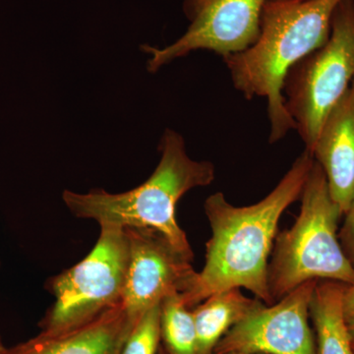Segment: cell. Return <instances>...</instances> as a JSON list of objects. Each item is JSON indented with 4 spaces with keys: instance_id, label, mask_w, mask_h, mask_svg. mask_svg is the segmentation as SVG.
I'll return each mask as SVG.
<instances>
[{
    "instance_id": "obj_1",
    "label": "cell",
    "mask_w": 354,
    "mask_h": 354,
    "mask_svg": "<svg viewBox=\"0 0 354 354\" xmlns=\"http://www.w3.org/2000/svg\"><path fill=\"white\" fill-rule=\"evenodd\" d=\"M314 158L305 150L269 195L256 204L235 207L216 192L205 201L212 236L206 244V262L194 283L181 295L194 308L209 295L230 288H245L271 305L268 286L270 254L276 241L279 218L301 197Z\"/></svg>"
},
{
    "instance_id": "obj_2",
    "label": "cell",
    "mask_w": 354,
    "mask_h": 354,
    "mask_svg": "<svg viewBox=\"0 0 354 354\" xmlns=\"http://www.w3.org/2000/svg\"><path fill=\"white\" fill-rule=\"evenodd\" d=\"M342 1L269 0L257 41L248 50L223 58L234 88L246 100H267L270 143L297 129L286 109L283 81L293 65L328 41L333 15Z\"/></svg>"
},
{
    "instance_id": "obj_3",
    "label": "cell",
    "mask_w": 354,
    "mask_h": 354,
    "mask_svg": "<svg viewBox=\"0 0 354 354\" xmlns=\"http://www.w3.org/2000/svg\"><path fill=\"white\" fill-rule=\"evenodd\" d=\"M158 150L160 162L141 185L118 194L97 188L87 193L65 190L62 200L72 215L99 225L157 230L176 250L193 259L187 236L177 223L176 205L188 191L215 180V165L192 160L183 137L174 130H165Z\"/></svg>"
},
{
    "instance_id": "obj_4",
    "label": "cell",
    "mask_w": 354,
    "mask_h": 354,
    "mask_svg": "<svg viewBox=\"0 0 354 354\" xmlns=\"http://www.w3.org/2000/svg\"><path fill=\"white\" fill-rule=\"evenodd\" d=\"M300 199L299 216L290 230L276 237L268 267V286L274 302L309 281L354 283L353 265L337 235L342 213L330 197L325 174L315 160Z\"/></svg>"
},
{
    "instance_id": "obj_5",
    "label": "cell",
    "mask_w": 354,
    "mask_h": 354,
    "mask_svg": "<svg viewBox=\"0 0 354 354\" xmlns=\"http://www.w3.org/2000/svg\"><path fill=\"white\" fill-rule=\"evenodd\" d=\"M354 78V0L335 9L329 39L293 65L283 86L285 106L311 152L328 114Z\"/></svg>"
},
{
    "instance_id": "obj_6",
    "label": "cell",
    "mask_w": 354,
    "mask_h": 354,
    "mask_svg": "<svg viewBox=\"0 0 354 354\" xmlns=\"http://www.w3.org/2000/svg\"><path fill=\"white\" fill-rule=\"evenodd\" d=\"M100 227L101 234L91 252L51 281L55 304L41 321V332L73 329L120 304L129 262V239L124 227Z\"/></svg>"
},
{
    "instance_id": "obj_7",
    "label": "cell",
    "mask_w": 354,
    "mask_h": 354,
    "mask_svg": "<svg viewBox=\"0 0 354 354\" xmlns=\"http://www.w3.org/2000/svg\"><path fill=\"white\" fill-rule=\"evenodd\" d=\"M269 0H183L190 22L174 44L160 48L142 46L150 55L149 72H157L192 51H213L221 57L248 50L260 35L263 9Z\"/></svg>"
},
{
    "instance_id": "obj_8",
    "label": "cell",
    "mask_w": 354,
    "mask_h": 354,
    "mask_svg": "<svg viewBox=\"0 0 354 354\" xmlns=\"http://www.w3.org/2000/svg\"><path fill=\"white\" fill-rule=\"evenodd\" d=\"M318 281L302 283L274 305L260 302L223 335L213 354H317L309 318Z\"/></svg>"
},
{
    "instance_id": "obj_9",
    "label": "cell",
    "mask_w": 354,
    "mask_h": 354,
    "mask_svg": "<svg viewBox=\"0 0 354 354\" xmlns=\"http://www.w3.org/2000/svg\"><path fill=\"white\" fill-rule=\"evenodd\" d=\"M129 262L121 305L132 329L140 318L169 295H183L196 279L192 259L183 255L157 230L124 227Z\"/></svg>"
},
{
    "instance_id": "obj_10",
    "label": "cell",
    "mask_w": 354,
    "mask_h": 354,
    "mask_svg": "<svg viewBox=\"0 0 354 354\" xmlns=\"http://www.w3.org/2000/svg\"><path fill=\"white\" fill-rule=\"evenodd\" d=\"M330 197L346 213L354 200V97L351 88L324 120L312 148Z\"/></svg>"
},
{
    "instance_id": "obj_11",
    "label": "cell",
    "mask_w": 354,
    "mask_h": 354,
    "mask_svg": "<svg viewBox=\"0 0 354 354\" xmlns=\"http://www.w3.org/2000/svg\"><path fill=\"white\" fill-rule=\"evenodd\" d=\"M132 327L121 302L90 322L64 332H41L3 354H120Z\"/></svg>"
},
{
    "instance_id": "obj_12",
    "label": "cell",
    "mask_w": 354,
    "mask_h": 354,
    "mask_svg": "<svg viewBox=\"0 0 354 354\" xmlns=\"http://www.w3.org/2000/svg\"><path fill=\"white\" fill-rule=\"evenodd\" d=\"M261 300L246 297L241 288L218 291L192 308L197 332V354H213L216 344Z\"/></svg>"
},
{
    "instance_id": "obj_13",
    "label": "cell",
    "mask_w": 354,
    "mask_h": 354,
    "mask_svg": "<svg viewBox=\"0 0 354 354\" xmlns=\"http://www.w3.org/2000/svg\"><path fill=\"white\" fill-rule=\"evenodd\" d=\"M346 285L319 281L311 304L310 317L317 335V354H354L344 311Z\"/></svg>"
},
{
    "instance_id": "obj_14",
    "label": "cell",
    "mask_w": 354,
    "mask_h": 354,
    "mask_svg": "<svg viewBox=\"0 0 354 354\" xmlns=\"http://www.w3.org/2000/svg\"><path fill=\"white\" fill-rule=\"evenodd\" d=\"M162 339L169 354H197V332L192 309L181 295H169L162 301Z\"/></svg>"
},
{
    "instance_id": "obj_15",
    "label": "cell",
    "mask_w": 354,
    "mask_h": 354,
    "mask_svg": "<svg viewBox=\"0 0 354 354\" xmlns=\"http://www.w3.org/2000/svg\"><path fill=\"white\" fill-rule=\"evenodd\" d=\"M156 305L147 311L135 324L120 354H157L158 344L162 339V306Z\"/></svg>"
},
{
    "instance_id": "obj_16",
    "label": "cell",
    "mask_w": 354,
    "mask_h": 354,
    "mask_svg": "<svg viewBox=\"0 0 354 354\" xmlns=\"http://www.w3.org/2000/svg\"><path fill=\"white\" fill-rule=\"evenodd\" d=\"M346 215V221L339 232V242L342 250L354 267V200L351 203Z\"/></svg>"
},
{
    "instance_id": "obj_17",
    "label": "cell",
    "mask_w": 354,
    "mask_h": 354,
    "mask_svg": "<svg viewBox=\"0 0 354 354\" xmlns=\"http://www.w3.org/2000/svg\"><path fill=\"white\" fill-rule=\"evenodd\" d=\"M344 311L346 318L354 315V283L346 286L344 290Z\"/></svg>"
},
{
    "instance_id": "obj_18",
    "label": "cell",
    "mask_w": 354,
    "mask_h": 354,
    "mask_svg": "<svg viewBox=\"0 0 354 354\" xmlns=\"http://www.w3.org/2000/svg\"><path fill=\"white\" fill-rule=\"evenodd\" d=\"M346 325H348V330L349 337H351V344H353L354 348V315L346 318Z\"/></svg>"
},
{
    "instance_id": "obj_19",
    "label": "cell",
    "mask_w": 354,
    "mask_h": 354,
    "mask_svg": "<svg viewBox=\"0 0 354 354\" xmlns=\"http://www.w3.org/2000/svg\"><path fill=\"white\" fill-rule=\"evenodd\" d=\"M6 349V346H4L3 342H2L1 337H0V354H3Z\"/></svg>"
},
{
    "instance_id": "obj_20",
    "label": "cell",
    "mask_w": 354,
    "mask_h": 354,
    "mask_svg": "<svg viewBox=\"0 0 354 354\" xmlns=\"http://www.w3.org/2000/svg\"><path fill=\"white\" fill-rule=\"evenodd\" d=\"M351 92H353V95L354 97V78L353 79V81H351Z\"/></svg>"
},
{
    "instance_id": "obj_21",
    "label": "cell",
    "mask_w": 354,
    "mask_h": 354,
    "mask_svg": "<svg viewBox=\"0 0 354 354\" xmlns=\"http://www.w3.org/2000/svg\"><path fill=\"white\" fill-rule=\"evenodd\" d=\"M160 354H165L164 351H160Z\"/></svg>"
},
{
    "instance_id": "obj_22",
    "label": "cell",
    "mask_w": 354,
    "mask_h": 354,
    "mask_svg": "<svg viewBox=\"0 0 354 354\" xmlns=\"http://www.w3.org/2000/svg\"><path fill=\"white\" fill-rule=\"evenodd\" d=\"M225 354H237V353H225Z\"/></svg>"
}]
</instances>
